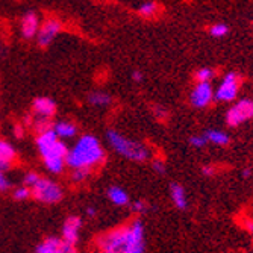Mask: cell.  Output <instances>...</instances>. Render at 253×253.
<instances>
[{
    "instance_id": "1",
    "label": "cell",
    "mask_w": 253,
    "mask_h": 253,
    "mask_svg": "<svg viewBox=\"0 0 253 253\" xmlns=\"http://www.w3.org/2000/svg\"><path fill=\"white\" fill-rule=\"evenodd\" d=\"M106 158L102 143L94 135H82L72 149H68L65 164L68 169H89L100 166Z\"/></svg>"
},
{
    "instance_id": "2",
    "label": "cell",
    "mask_w": 253,
    "mask_h": 253,
    "mask_svg": "<svg viewBox=\"0 0 253 253\" xmlns=\"http://www.w3.org/2000/svg\"><path fill=\"white\" fill-rule=\"evenodd\" d=\"M106 140L112 150H116L119 155L125 156L129 161H133V163H144L152 156V152L146 144L136 140H130L119 130L109 129L106 132Z\"/></svg>"
},
{
    "instance_id": "3",
    "label": "cell",
    "mask_w": 253,
    "mask_h": 253,
    "mask_svg": "<svg viewBox=\"0 0 253 253\" xmlns=\"http://www.w3.org/2000/svg\"><path fill=\"white\" fill-rule=\"evenodd\" d=\"M37 149L38 153L41 155L42 161L50 159V158H64L67 156L68 147L64 143V140L56 136L52 127L41 130L40 135L37 136Z\"/></svg>"
},
{
    "instance_id": "4",
    "label": "cell",
    "mask_w": 253,
    "mask_h": 253,
    "mask_svg": "<svg viewBox=\"0 0 253 253\" xmlns=\"http://www.w3.org/2000/svg\"><path fill=\"white\" fill-rule=\"evenodd\" d=\"M31 196L41 203L55 205L62 200L64 190L55 180L47 177H40L35 185L31 187Z\"/></svg>"
},
{
    "instance_id": "5",
    "label": "cell",
    "mask_w": 253,
    "mask_h": 253,
    "mask_svg": "<svg viewBox=\"0 0 253 253\" xmlns=\"http://www.w3.org/2000/svg\"><path fill=\"white\" fill-rule=\"evenodd\" d=\"M241 78L235 72H229L223 76L220 86L214 91V100L217 102H232L240 93Z\"/></svg>"
},
{
    "instance_id": "6",
    "label": "cell",
    "mask_w": 253,
    "mask_h": 253,
    "mask_svg": "<svg viewBox=\"0 0 253 253\" xmlns=\"http://www.w3.org/2000/svg\"><path fill=\"white\" fill-rule=\"evenodd\" d=\"M253 119V100L240 99L226 112V123L231 127H237Z\"/></svg>"
},
{
    "instance_id": "7",
    "label": "cell",
    "mask_w": 253,
    "mask_h": 253,
    "mask_svg": "<svg viewBox=\"0 0 253 253\" xmlns=\"http://www.w3.org/2000/svg\"><path fill=\"white\" fill-rule=\"evenodd\" d=\"M126 238H127V226H122L100 235L97 238V246L102 252L122 253L126 244Z\"/></svg>"
},
{
    "instance_id": "8",
    "label": "cell",
    "mask_w": 253,
    "mask_h": 253,
    "mask_svg": "<svg viewBox=\"0 0 253 253\" xmlns=\"http://www.w3.org/2000/svg\"><path fill=\"white\" fill-rule=\"evenodd\" d=\"M144 224L141 220H133L127 224V238L122 253H144Z\"/></svg>"
},
{
    "instance_id": "9",
    "label": "cell",
    "mask_w": 253,
    "mask_h": 253,
    "mask_svg": "<svg viewBox=\"0 0 253 253\" xmlns=\"http://www.w3.org/2000/svg\"><path fill=\"white\" fill-rule=\"evenodd\" d=\"M214 100V89L211 82H197L190 93V103L197 109L208 108Z\"/></svg>"
},
{
    "instance_id": "10",
    "label": "cell",
    "mask_w": 253,
    "mask_h": 253,
    "mask_svg": "<svg viewBox=\"0 0 253 253\" xmlns=\"http://www.w3.org/2000/svg\"><path fill=\"white\" fill-rule=\"evenodd\" d=\"M62 25L61 21L56 18H49L45 20L42 25H40L38 34H37V42L41 47H49V44L55 40V37L61 32Z\"/></svg>"
},
{
    "instance_id": "11",
    "label": "cell",
    "mask_w": 253,
    "mask_h": 253,
    "mask_svg": "<svg viewBox=\"0 0 253 253\" xmlns=\"http://www.w3.org/2000/svg\"><path fill=\"white\" fill-rule=\"evenodd\" d=\"M82 229V218L78 215H72L68 217L64 224H62V241L72 247H76L78 240H79V234Z\"/></svg>"
},
{
    "instance_id": "12",
    "label": "cell",
    "mask_w": 253,
    "mask_h": 253,
    "mask_svg": "<svg viewBox=\"0 0 253 253\" xmlns=\"http://www.w3.org/2000/svg\"><path fill=\"white\" fill-rule=\"evenodd\" d=\"M35 253H75V247L65 244L62 238L49 237L37 246Z\"/></svg>"
},
{
    "instance_id": "13",
    "label": "cell",
    "mask_w": 253,
    "mask_h": 253,
    "mask_svg": "<svg viewBox=\"0 0 253 253\" xmlns=\"http://www.w3.org/2000/svg\"><path fill=\"white\" fill-rule=\"evenodd\" d=\"M40 18L35 12H26L21 18V23H20V32H21V37L26 38V40H32L37 37L38 34V29H40Z\"/></svg>"
},
{
    "instance_id": "14",
    "label": "cell",
    "mask_w": 253,
    "mask_h": 253,
    "mask_svg": "<svg viewBox=\"0 0 253 253\" xmlns=\"http://www.w3.org/2000/svg\"><path fill=\"white\" fill-rule=\"evenodd\" d=\"M32 111L40 119H50L56 111V103L50 97H37L32 103Z\"/></svg>"
},
{
    "instance_id": "15",
    "label": "cell",
    "mask_w": 253,
    "mask_h": 253,
    "mask_svg": "<svg viewBox=\"0 0 253 253\" xmlns=\"http://www.w3.org/2000/svg\"><path fill=\"white\" fill-rule=\"evenodd\" d=\"M15 159V149L5 140H0V171H8Z\"/></svg>"
},
{
    "instance_id": "16",
    "label": "cell",
    "mask_w": 253,
    "mask_h": 253,
    "mask_svg": "<svg viewBox=\"0 0 253 253\" xmlns=\"http://www.w3.org/2000/svg\"><path fill=\"white\" fill-rule=\"evenodd\" d=\"M52 129L56 133V136L61 138V140H70V138H75L76 133H78L76 125L72 123V122H67V120L56 122Z\"/></svg>"
},
{
    "instance_id": "17",
    "label": "cell",
    "mask_w": 253,
    "mask_h": 253,
    "mask_svg": "<svg viewBox=\"0 0 253 253\" xmlns=\"http://www.w3.org/2000/svg\"><path fill=\"white\" fill-rule=\"evenodd\" d=\"M170 196H171V200L176 205L177 210H187V206H188L187 191L180 185V183H177V182L171 183L170 185Z\"/></svg>"
},
{
    "instance_id": "18",
    "label": "cell",
    "mask_w": 253,
    "mask_h": 253,
    "mask_svg": "<svg viewBox=\"0 0 253 253\" xmlns=\"http://www.w3.org/2000/svg\"><path fill=\"white\" fill-rule=\"evenodd\" d=\"M106 197L109 199L111 203H114L116 206H127L129 205V194L126 193V190H123L122 187H109L106 191Z\"/></svg>"
},
{
    "instance_id": "19",
    "label": "cell",
    "mask_w": 253,
    "mask_h": 253,
    "mask_svg": "<svg viewBox=\"0 0 253 253\" xmlns=\"http://www.w3.org/2000/svg\"><path fill=\"white\" fill-rule=\"evenodd\" d=\"M205 136L208 138V143L220 146V147H224V146L231 144V136H229L226 132L218 130V129H208V130L205 132Z\"/></svg>"
},
{
    "instance_id": "20",
    "label": "cell",
    "mask_w": 253,
    "mask_h": 253,
    "mask_svg": "<svg viewBox=\"0 0 253 253\" xmlns=\"http://www.w3.org/2000/svg\"><path fill=\"white\" fill-rule=\"evenodd\" d=\"M88 103L96 108H106L112 103V97L106 91H93L88 94Z\"/></svg>"
},
{
    "instance_id": "21",
    "label": "cell",
    "mask_w": 253,
    "mask_h": 253,
    "mask_svg": "<svg viewBox=\"0 0 253 253\" xmlns=\"http://www.w3.org/2000/svg\"><path fill=\"white\" fill-rule=\"evenodd\" d=\"M44 167L52 174H59L64 171L67 164L64 158H50V159H44Z\"/></svg>"
},
{
    "instance_id": "22",
    "label": "cell",
    "mask_w": 253,
    "mask_h": 253,
    "mask_svg": "<svg viewBox=\"0 0 253 253\" xmlns=\"http://www.w3.org/2000/svg\"><path fill=\"white\" fill-rule=\"evenodd\" d=\"M159 11V5L153 0H149V2H143L140 6H138V14L144 18H152L158 14Z\"/></svg>"
},
{
    "instance_id": "23",
    "label": "cell",
    "mask_w": 253,
    "mask_h": 253,
    "mask_svg": "<svg viewBox=\"0 0 253 253\" xmlns=\"http://www.w3.org/2000/svg\"><path fill=\"white\" fill-rule=\"evenodd\" d=\"M210 35L214 38H223L229 34V26L226 23H215V25L210 26Z\"/></svg>"
},
{
    "instance_id": "24",
    "label": "cell",
    "mask_w": 253,
    "mask_h": 253,
    "mask_svg": "<svg viewBox=\"0 0 253 253\" xmlns=\"http://www.w3.org/2000/svg\"><path fill=\"white\" fill-rule=\"evenodd\" d=\"M215 72L210 67H202L196 72V81L197 82H211V79L214 78Z\"/></svg>"
},
{
    "instance_id": "25",
    "label": "cell",
    "mask_w": 253,
    "mask_h": 253,
    "mask_svg": "<svg viewBox=\"0 0 253 253\" xmlns=\"http://www.w3.org/2000/svg\"><path fill=\"white\" fill-rule=\"evenodd\" d=\"M89 174H91L89 169H73L70 177H72V180L75 183H82V182H85L89 177Z\"/></svg>"
},
{
    "instance_id": "26",
    "label": "cell",
    "mask_w": 253,
    "mask_h": 253,
    "mask_svg": "<svg viewBox=\"0 0 253 253\" xmlns=\"http://www.w3.org/2000/svg\"><path fill=\"white\" fill-rule=\"evenodd\" d=\"M152 114H153V117H155L156 120L164 122V120L169 119L170 111H169L166 106H163V105H153V106H152Z\"/></svg>"
},
{
    "instance_id": "27",
    "label": "cell",
    "mask_w": 253,
    "mask_h": 253,
    "mask_svg": "<svg viewBox=\"0 0 253 253\" xmlns=\"http://www.w3.org/2000/svg\"><path fill=\"white\" fill-rule=\"evenodd\" d=\"M188 143H190L191 147L202 149V147H205L206 144H208V138L205 136V133H202V135H191L188 138Z\"/></svg>"
},
{
    "instance_id": "28",
    "label": "cell",
    "mask_w": 253,
    "mask_h": 253,
    "mask_svg": "<svg viewBox=\"0 0 253 253\" xmlns=\"http://www.w3.org/2000/svg\"><path fill=\"white\" fill-rule=\"evenodd\" d=\"M12 197H14L15 200H18V202L28 200L29 197H32V196H31V188H29V187H26V185L18 187V188H15V190H14Z\"/></svg>"
},
{
    "instance_id": "29",
    "label": "cell",
    "mask_w": 253,
    "mask_h": 253,
    "mask_svg": "<svg viewBox=\"0 0 253 253\" xmlns=\"http://www.w3.org/2000/svg\"><path fill=\"white\" fill-rule=\"evenodd\" d=\"M41 176L40 174H37V173H34V171H29V173H26L25 174V177H23V183H25L26 187H34L35 183H37V180L40 179Z\"/></svg>"
},
{
    "instance_id": "30",
    "label": "cell",
    "mask_w": 253,
    "mask_h": 253,
    "mask_svg": "<svg viewBox=\"0 0 253 253\" xmlns=\"http://www.w3.org/2000/svg\"><path fill=\"white\" fill-rule=\"evenodd\" d=\"M11 188V180L5 171H0V193H6Z\"/></svg>"
},
{
    "instance_id": "31",
    "label": "cell",
    "mask_w": 253,
    "mask_h": 253,
    "mask_svg": "<svg viewBox=\"0 0 253 253\" xmlns=\"http://www.w3.org/2000/svg\"><path fill=\"white\" fill-rule=\"evenodd\" d=\"M152 169H153V171H156L159 174H164L167 171V166H166V163L163 159H153L152 161Z\"/></svg>"
},
{
    "instance_id": "32",
    "label": "cell",
    "mask_w": 253,
    "mask_h": 253,
    "mask_svg": "<svg viewBox=\"0 0 253 253\" xmlns=\"http://www.w3.org/2000/svg\"><path fill=\"white\" fill-rule=\"evenodd\" d=\"M147 203L144 202V200H135L133 203H132V211L133 212H136V214H144L146 211H147Z\"/></svg>"
},
{
    "instance_id": "33",
    "label": "cell",
    "mask_w": 253,
    "mask_h": 253,
    "mask_svg": "<svg viewBox=\"0 0 253 253\" xmlns=\"http://www.w3.org/2000/svg\"><path fill=\"white\" fill-rule=\"evenodd\" d=\"M243 226H244V229H246L249 234H253V220L252 218H246L243 221Z\"/></svg>"
},
{
    "instance_id": "34",
    "label": "cell",
    "mask_w": 253,
    "mask_h": 253,
    "mask_svg": "<svg viewBox=\"0 0 253 253\" xmlns=\"http://www.w3.org/2000/svg\"><path fill=\"white\" fill-rule=\"evenodd\" d=\"M214 171H215V169L211 167V166H205V167H202V173H203L205 176H212Z\"/></svg>"
},
{
    "instance_id": "35",
    "label": "cell",
    "mask_w": 253,
    "mask_h": 253,
    "mask_svg": "<svg viewBox=\"0 0 253 253\" xmlns=\"http://www.w3.org/2000/svg\"><path fill=\"white\" fill-rule=\"evenodd\" d=\"M132 79H133L135 82H141V81H143V75H141V72H138V70L132 72Z\"/></svg>"
},
{
    "instance_id": "36",
    "label": "cell",
    "mask_w": 253,
    "mask_h": 253,
    "mask_svg": "<svg viewBox=\"0 0 253 253\" xmlns=\"http://www.w3.org/2000/svg\"><path fill=\"white\" fill-rule=\"evenodd\" d=\"M96 215H97L96 208H93V206H89V208H86V217L93 218V217H96Z\"/></svg>"
},
{
    "instance_id": "37",
    "label": "cell",
    "mask_w": 253,
    "mask_h": 253,
    "mask_svg": "<svg viewBox=\"0 0 253 253\" xmlns=\"http://www.w3.org/2000/svg\"><path fill=\"white\" fill-rule=\"evenodd\" d=\"M14 132H15V136H17V138H20V136H21V133H23L21 126H15V127H14Z\"/></svg>"
},
{
    "instance_id": "38",
    "label": "cell",
    "mask_w": 253,
    "mask_h": 253,
    "mask_svg": "<svg viewBox=\"0 0 253 253\" xmlns=\"http://www.w3.org/2000/svg\"><path fill=\"white\" fill-rule=\"evenodd\" d=\"M250 176H252V171H250V169H246V170L243 171V177H244V179H249Z\"/></svg>"
},
{
    "instance_id": "39",
    "label": "cell",
    "mask_w": 253,
    "mask_h": 253,
    "mask_svg": "<svg viewBox=\"0 0 253 253\" xmlns=\"http://www.w3.org/2000/svg\"><path fill=\"white\" fill-rule=\"evenodd\" d=\"M100 253H112V252H100Z\"/></svg>"
}]
</instances>
